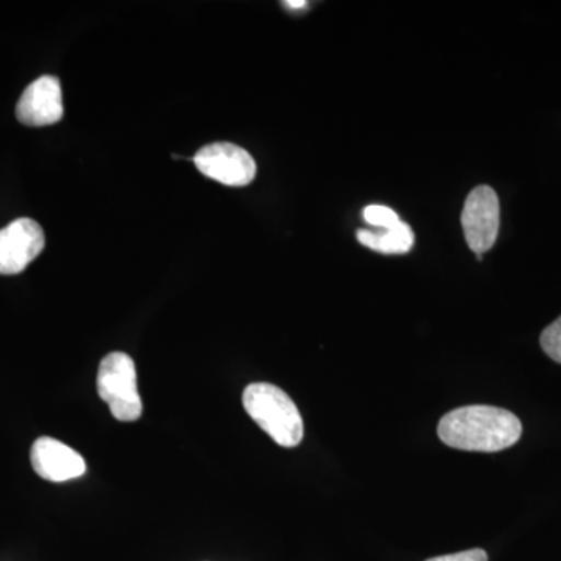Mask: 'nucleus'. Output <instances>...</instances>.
<instances>
[{"mask_svg": "<svg viewBox=\"0 0 561 561\" xmlns=\"http://www.w3.org/2000/svg\"><path fill=\"white\" fill-rule=\"evenodd\" d=\"M523 424L515 413L493 405H465L446 413L438 437L461 451L497 453L522 438Z\"/></svg>", "mask_w": 561, "mask_h": 561, "instance_id": "1", "label": "nucleus"}, {"mask_svg": "<svg viewBox=\"0 0 561 561\" xmlns=\"http://www.w3.org/2000/svg\"><path fill=\"white\" fill-rule=\"evenodd\" d=\"M243 408L276 445L295 448L305 435L300 411L286 391L267 382L250 383L243 390Z\"/></svg>", "mask_w": 561, "mask_h": 561, "instance_id": "2", "label": "nucleus"}, {"mask_svg": "<svg viewBox=\"0 0 561 561\" xmlns=\"http://www.w3.org/2000/svg\"><path fill=\"white\" fill-rule=\"evenodd\" d=\"M98 391L114 419L130 423L142 415L138 373L128 354L111 353L103 357L98 373Z\"/></svg>", "mask_w": 561, "mask_h": 561, "instance_id": "3", "label": "nucleus"}, {"mask_svg": "<svg viewBox=\"0 0 561 561\" xmlns=\"http://www.w3.org/2000/svg\"><path fill=\"white\" fill-rule=\"evenodd\" d=\"M461 227L476 256L493 249L501 227L500 198L494 190L479 186L470 192L461 213Z\"/></svg>", "mask_w": 561, "mask_h": 561, "instance_id": "4", "label": "nucleus"}, {"mask_svg": "<svg viewBox=\"0 0 561 561\" xmlns=\"http://www.w3.org/2000/svg\"><path fill=\"white\" fill-rule=\"evenodd\" d=\"M192 161L203 175L225 186H247L256 176L253 157L231 142L209 144L197 151Z\"/></svg>", "mask_w": 561, "mask_h": 561, "instance_id": "5", "label": "nucleus"}, {"mask_svg": "<svg viewBox=\"0 0 561 561\" xmlns=\"http://www.w3.org/2000/svg\"><path fill=\"white\" fill-rule=\"evenodd\" d=\"M46 245L43 228L22 217L0 230V275H18L39 256Z\"/></svg>", "mask_w": 561, "mask_h": 561, "instance_id": "6", "label": "nucleus"}, {"mask_svg": "<svg viewBox=\"0 0 561 561\" xmlns=\"http://www.w3.org/2000/svg\"><path fill=\"white\" fill-rule=\"evenodd\" d=\"M62 92L57 77L44 76L33 81L31 87L22 92L16 106V117L27 127H47L61 121Z\"/></svg>", "mask_w": 561, "mask_h": 561, "instance_id": "7", "label": "nucleus"}, {"mask_svg": "<svg viewBox=\"0 0 561 561\" xmlns=\"http://www.w3.org/2000/svg\"><path fill=\"white\" fill-rule=\"evenodd\" d=\"M31 460L36 474L50 482L72 481L87 472V463L79 453L50 437L33 443Z\"/></svg>", "mask_w": 561, "mask_h": 561, "instance_id": "8", "label": "nucleus"}, {"mask_svg": "<svg viewBox=\"0 0 561 561\" xmlns=\"http://www.w3.org/2000/svg\"><path fill=\"white\" fill-rule=\"evenodd\" d=\"M357 239L364 247L383 254H405L413 249L415 236L412 228L404 221L394 225L389 230H359Z\"/></svg>", "mask_w": 561, "mask_h": 561, "instance_id": "9", "label": "nucleus"}, {"mask_svg": "<svg viewBox=\"0 0 561 561\" xmlns=\"http://www.w3.org/2000/svg\"><path fill=\"white\" fill-rule=\"evenodd\" d=\"M364 219L378 230H389L401 221L400 216L393 209L383 205H368L364 209Z\"/></svg>", "mask_w": 561, "mask_h": 561, "instance_id": "10", "label": "nucleus"}, {"mask_svg": "<svg viewBox=\"0 0 561 561\" xmlns=\"http://www.w3.org/2000/svg\"><path fill=\"white\" fill-rule=\"evenodd\" d=\"M540 343L542 351L561 364V317L542 331Z\"/></svg>", "mask_w": 561, "mask_h": 561, "instance_id": "11", "label": "nucleus"}, {"mask_svg": "<svg viewBox=\"0 0 561 561\" xmlns=\"http://www.w3.org/2000/svg\"><path fill=\"white\" fill-rule=\"evenodd\" d=\"M426 561H489V556L483 549H470V551L449 553V556L434 557Z\"/></svg>", "mask_w": 561, "mask_h": 561, "instance_id": "12", "label": "nucleus"}, {"mask_svg": "<svg viewBox=\"0 0 561 561\" xmlns=\"http://www.w3.org/2000/svg\"><path fill=\"white\" fill-rule=\"evenodd\" d=\"M284 5L289 10H301L308 5V2H305V0H287V2H284Z\"/></svg>", "mask_w": 561, "mask_h": 561, "instance_id": "13", "label": "nucleus"}]
</instances>
